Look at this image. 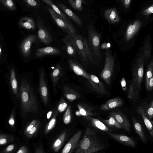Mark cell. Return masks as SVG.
Listing matches in <instances>:
<instances>
[{
  "label": "cell",
  "instance_id": "cell-1",
  "mask_svg": "<svg viewBox=\"0 0 153 153\" xmlns=\"http://www.w3.org/2000/svg\"><path fill=\"white\" fill-rule=\"evenodd\" d=\"M105 147L94 131L88 127L74 153H96Z\"/></svg>",
  "mask_w": 153,
  "mask_h": 153
},
{
  "label": "cell",
  "instance_id": "cell-2",
  "mask_svg": "<svg viewBox=\"0 0 153 153\" xmlns=\"http://www.w3.org/2000/svg\"><path fill=\"white\" fill-rule=\"evenodd\" d=\"M67 35L74 41L76 47L77 56L82 62L85 64L94 63V61L87 39L77 33Z\"/></svg>",
  "mask_w": 153,
  "mask_h": 153
},
{
  "label": "cell",
  "instance_id": "cell-3",
  "mask_svg": "<svg viewBox=\"0 0 153 153\" xmlns=\"http://www.w3.org/2000/svg\"><path fill=\"white\" fill-rule=\"evenodd\" d=\"M88 42L92 57L97 62L102 60L100 48V36L93 26L90 24L88 26Z\"/></svg>",
  "mask_w": 153,
  "mask_h": 153
},
{
  "label": "cell",
  "instance_id": "cell-4",
  "mask_svg": "<svg viewBox=\"0 0 153 153\" xmlns=\"http://www.w3.org/2000/svg\"><path fill=\"white\" fill-rule=\"evenodd\" d=\"M145 58L142 51L139 57L134 63L132 71V81L138 91L141 89V85L143 79Z\"/></svg>",
  "mask_w": 153,
  "mask_h": 153
},
{
  "label": "cell",
  "instance_id": "cell-5",
  "mask_svg": "<svg viewBox=\"0 0 153 153\" xmlns=\"http://www.w3.org/2000/svg\"><path fill=\"white\" fill-rule=\"evenodd\" d=\"M114 66V59L110 50L105 51V59L104 68L100 74L101 78L109 85Z\"/></svg>",
  "mask_w": 153,
  "mask_h": 153
},
{
  "label": "cell",
  "instance_id": "cell-6",
  "mask_svg": "<svg viewBox=\"0 0 153 153\" xmlns=\"http://www.w3.org/2000/svg\"><path fill=\"white\" fill-rule=\"evenodd\" d=\"M36 20L38 29V38L40 41L44 44H50L52 42L53 38L49 29L45 25L40 16L37 17Z\"/></svg>",
  "mask_w": 153,
  "mask_h": 153
},
{
  "label": "cell",
  "instance_id": "cell-7",
  "mask_svg": "<svg viewBox=\"0 0 153 153\" xmlns=\"http://www.w3.org/2000/svg\"><path fill=\"white\" fill-rule=\"evenodd\" d=\"M28 86L25 80H22L20 88V98L22 114L27 112L30 108Z\"/></svg>",
  "mask_w": 153,
  "mask_h": 153
},
{
  "label": "cell",
  "instance_id": "cell-8",
  "mask_svg": "<svg viewBox=\"0 0 153 153\" xmlns=\"http://www.w3.org/2000/svg\"><path fill=\"white\" fill-rule=\"evenodd\" d=\"M50 16L57 25L63 31L69 34L76 33V29H74L70 26L63 19L60 17L51 8H48Z\"/></svg>",
  "mask_w": 153,
  "mask_h": 153
},
{
  "label": "cell",
  "instance_id": "cell-9",
  "mask_svg": "<svg viewBox=\"0 0 153 153\" xmlns=\"http://www.w3.org/2000/svg\"><path fill=\"white\" fill-rule=\"evenodd\" d=\"M82 133V131L79 130L74 134L65 145L60 153H74L78 147Z\"/></svg>",
  "mask_w": 153,
  "mask_h": 153
},
{
  "label": "cell",
  "instance_id": "cell-10",
  "mask_svg": "<svg viewBox=\"0 0 153 153\" xmlns=\"http://www.w3.org/2000/svg\"><path fill=\"white\" fill-rule=\"evenodd\" d=\"M70 134L69 131L65 130L57 134L53 140L50 145L51 151L54 153L58 152Z\"/></svg>",
  "mask_w": 153,
  "mask_h": 153
},
{
  "label": "cell",
  "instance_id": "cell-11",
  "mask_svg": "<svg viewBox=\"0 0 153 153\" xmlns=\"http://www.w3.org/2000/svg\"><path fill=\"white\" fill-rule=\"evenodd\" d=\"M38 39L36 35H31L23 40L21 45L20 48L24 56L27 58L29 57L31 53L32 45Z\"/></svg>",
  "mask_w": 153,
  "mask_h": 153
},
{
  "label": "cell",
  "instance_id": "cell-12",
  "mask_svg": "<svg viewBox=\"0 0 153 153\" xmlns=\"http://www.w3.org/2000/svg\"><path fill=\"white\" fill-rule=\"evenodd\" d=\"M110 116L113 117L121 126V128L128 132L130 129V125L126 117L120 111H112L110 112Z\"/></svg>",
  "mask_w": 153,
  "mask_h": 153
},
{
  "label": "cell",
  "instance_id": "cell-13",
  "mask_svg": "<svg viewBox=\"0 0 153 153\" xmlns=\"http://www.w3.org/2000/svg\"><path fill=\"white\" fill-rule=\"evenodd\" d=\"M38 125L35 120H34L25 128L23 134L25 138L28 140L37 136L39 133Z\"/></svg>",
  "mask_w": 153,
  "mask_h": 153
},
{
  "label": "cell",
  "instance_id": "cell-14",
  "mask_svg": "<svg viewBox=\"0 0 153 153\" xmlns=\"http://www.w3.org/2000/svg\"><path fill=\"white\" fill-rule=\"evenodd\" d=\"M142 25V22L137 20L130 24L127 28L125 33V39L128 41L131 40L137 33Z\"/></svg>",
  "mask_w": 153,
  "mask_h": 153
},
{
  "label": "cell",
  "instance_id": "cell-15",
  "mask_svg": "<svg viewBox=\"0 0 153 153\" xmlns=\"http://www.w3.org/2000/svg\"><path fill=\"white\" fill-rule=\"evenodd\" d=\"M90 80L91 85L94 90L100 94H107V91L103 83L95 75H91Z\"/></svg>",
  "mask_w": 153,
  "mask_h": 153
},
{
  "label": "cell",
  "instance_id": "cell-16",
  "mask_svg": "<svg viewBox=\"0 0 153 153\" xmlns=\"http://www.w3.org/2000/svg\"><path fill=\"white\" fill-rule=\"evenodd\" d=\"M61 50L56 48L48 46L38 48L36 51L35 56L37 57L51 55H57L60 54Z\"/></svg>",
  "mask_w": 153,
  "mask_h": 153
},
{
  "label": "cell",
  "instance_id": "cell-17",
  "mask_svg": "<svg viewBox=\"0 0 153 153\" xmlns=\"http://www.w3.org/2000/svg\"><path fill=\"white\" fill-rule=\"evenodd\" d=\"M57 5L68 17L74 22L78 25L81 26L83 25L82 22L81 18L76 14L74 13L65 4L57 2Z\"/></svg>",
  "mask_w": 153,
  "mask_h": 153
},
{
  "label": "cell",
  "instance_id": "cell-18",
  "mask_svg": "<svg viewBox=\"0 0 153 153\" xmlns=\"http://www.w3.org/2000/svg\"><path fill=\"white\" fill-rule=\"evenodd\" d=\"M62 40L65 45L68 54L71 57H76L77 56L76 47L74 40L67 35Z\"/></svg>",
  "mask_w": 153,
  "mask_h": 153
},
{
  "label": "cell",
  "instance_id": "cell-19",
  "mask_svg": "<svg viewBox=\"0 0 153 153\" xmlns=\"http://www.w3.org/2000/svg\"><path fill=\"white\" fill-rule=\"evenodd\" d=\"M107 133L111 137L120 142L128 146L134 147L136 146L134 141L131 137L121 134H115L110 132Z\"/></svg>",
  "mask_w": 153,
  "mask_h": 153
},
{
  "label": "cell",
  "instance_id": "cell-20",
  "mask_svg": "<svg viewBox=\"0 0 153 153\" xmlns=\"http://www.w3.org/2000/svg\"><path fill=\"white\" fill-rule=\"evenodd\" d=\"M123 101L120 98L117 97L110 99L102 104L100 109L107 111L121 106L123 105Z\"/></svg>",
  "mask_w": 153,
  "mask_h": 153
},
{
  "label": "cell",
  "instance_id": "cell-21",
  "mask_svg": "<svg viewBox=\"0 0 153 153\" xmlns=\"http://www.w3.org/2000/svg\"><path fill=\"white\" fill-rule=\"evenodd\" d=\"M104 15L107 21L111 24H115L120 21L118 12L115 8L106 9L104 11Z\"/></svg>",
  "mask_w": 153,
  "mask_h": 153
},
{
  "label": "cell",
  "instance_id": "cell-22",
  "mask_svg": "<svg viewBox=\"0 0 153 153\" xmlns=\"http://www.w3.org/2000/svg\"><path fill=\"white\" fill-rule=\"evenodd\" d=\"M42 1L49 5L60 17L63 19L70 26L75 29L70 20L68 19L66 15L59 10L58 7L54 2L50 0H42Z\"/></svg>",
  "mask_w": 153,
  "mask_h": 153
},
{
  "label": "cell",
  "instance_id": "cell-23",
  "mask_svg": "<svg viewBox=\"0 0 153 153\" xmlns=\"http://www.w3.org/2000/svg\"><path fill=\"white\" fill-rule=\"evenodd\" d=\"M20 25L24 28L30 30H34L36 28V24L33 19L28 17H25L20 20Z\"/></svg>",
  "mask_w": 153,
  "mask_h": 153
},
{
  "label": "cell",
  "instance_id": "cell-24",
  "mask_svg": "<svg viewBox=\"0 0 153 153\" xmlns=\"http://www.w3.org/2000/svg\"><path fill=\"white\" fill-rule=\"evenodd\" d=\"M136 110L138 114L143 118L146 127L149 130L150 135L152 137L153 136V127L152 124L150 120L145 114L141 106H139Z\"/></svg>",
  "mask_w": 153,
  "mask_h": 153
},
{
  "label": "cell",
  "instance_id": "cell-25",
  "mask_svg": "<svg viewBox=\"0 0 153 153\" xmlns=\"http://www.w3.org/2000/svg\"><path fill=\"white\" fill-rule=\"evenodd\" d=\"M128 97L132 100H137L139 98V91L132 81L128 89Z\"/></svg>",
  "mask_w": 153,
  "mask_h": 153
},
{
  "label": "cell",
  "instance_id": "cell-26",
  "mask_svg": "<svg viewBox=\"0 0 153 153\" xmlns=\"http://www.w3.org/2000/svg\"><path fill=\"white\" fill-rule=\"evenodd\" d=\"M143 53L145 58V63H147L151 56L152 47L149 39H146L143 44Z\"/></svg>",
  "mask_w": 153,
  "mask_h": 153
},
{
  "label": "cell",
  "instance_id": "cell-27",
  "mask_svg": "<svg viewBox=\"0 0 153 153\" xmlns=\"http://www.w3.org/2000/svg\"><path fill=\"white\" fill-rule=\"evenodd\" d=\"M90 120L92 125L96 128L103 131H110L109 129L99 120L94 118H91Z\"/></svg>",
  "mask_w": 153,
  "mask_h": 153
},
{
  "label": "cell",
  "instance_id": "cell-28",
  "mask_svg": "<svg viewBox=\"0 0 153 153\" xmlns=\"http://www.w3.org/2000/svg\"><path fill=\"white\" fill-rule=\"evenodd\" d=\"M144 112L148 118L152 119L153 117V100H152L149 104L141 106Z\"/></svg>",
  "mask_w": 153,
  "mask_h": 153
},
{
  "label": "cell",
  "instance_id": "cell-29",
  "mask_svg": "<svg viewBox=\"0 0 153 153\" xmlns=\"http://www.w3.org/2000/svg\"><path fill=\"white\" fill-rule=\"evenodd\" d=\"M10 82L12 90L14 94L16 95L18 94V84L15 71L12 68L11 71Z\"/></svg>",
  "mask_w": 153,
  "mask_h": 153
},
{
  "label": "cell",
  "instance_id": "cell-30",
  "mask_svg": "<svg viewBox=\"0 0 153 153\" xmlns=\"http://www.w3.org/2000/svg\"><path fill=\"white\" fill-rule=\"evenodd\" d=\"M134 126L136 132L139 135L141 140L144 142L146 141V138L140 124L134 119H133Z\"/></svg>",
  "mask_w": 153,
  "mask_h": 153
},
{
  "label": "cell",
  "instance_id": "cell-31",
  "mask_svg": "<svg viewBox=\"0 0 153 153\" xmlns=\"http://www.w3.org/2000/svg\"><path fill=\"white\" fill-rule=\"evenodd\" d=\"M69 5L75 10L81 11L83 10L82 4H86V2L83 0H68Z\"/></svg>",
  "mask_w": 153,
  "mask_h": 153
},
{
  "label": "cell",
  "instance_id": "cell-32",
  "mask_svg": "<svg viewBox=\"0 0 153 153\" xmlns=\"http://www.w3.org/2000/svg\"><path fill=\"white\" fill-rule=\"evenodd\" d=\"M14 137L8 134L0 133V146L3 145L13 142Z\"/></svg>",
  "mask_w": 153,
  "mask_h": 153
},
{
  "label": "cell",
  "instance_id": "cell-33",
  "mask_svg": "<svg viewBox=\"0 0 153 153\" xmlns=\"http://www.w3.org/2000/svg\"><path fill=\"white\" fill-rule=\"evenodd\" d=\"M153 71V61L152 60L148 65L145 76V84L146 87L147 86L149 80L152 76Z\"/></svg>",
  "mask_w": 153,
  "mask_h": 153
},
{
  "label": "cell",
  "instance_id": "cell-34",
  "mask_svg": "<svg viewBox=\"0 0 153 153\" xmlns=\"http://www.w3.org/2000/svg\"><path fill=\"white\" fill-rule=\"evenodd\" d=\"M108 117V119L102 121L103 123L111 127L117 128H122L121 126L113 117L110 115Z\"/></svg>",
  "mask_w": 153,
  "mask_h": 153
},
{
  "label": "cell",
  "instance_id": "cell-35",
  "mask_svg": "<svg viewBox=\"0 0 153 153\" xmlns=\"http://www.w3.org/2000/svg\"><path fill=\"white\" fill-rule=\"evenodd\" d=\"M56 122V119L54 118H53L51 120L45 128L44 133H42L44 137L47 136L51 133L50 132L54 127Z\"/></svg>",
  "mask_w": 153,
  "mask_h": 153
},
{
  "label": "cell",
  "instance_id": "cell-36",
  "mask_svg": "<svg viewBox=\"0 0 153 153\" xmlns=\"http://www.w3.org/2000/svg\"><path fill=\"white\" fill-rule=\"evenodd\" d=\"M0 3L11 10L16 9V6L14 2L12 0H0Z\"/></svg>",
  "mask_w": 153,
  "mask_h": 153
},
{
  "label": "cell",
  "instance_id": "cell-37",
  "mask_svg": "<svg viewBox=\"0 0 153 153\" xmlns=\"http://www.w3.org/2000/svg\"><path fill=\"white\" fill-rule=\"evenodd\" d=\"M34 153H46L41 142H39L34 146Z\"/></svg>",
  "mask_w": 153,
  "mask_h": 153
},
{
  "label": "cell",
  "instance_id": "cell-38",
  "mask_svg": "<svg viewBox=\"0 0 153 153\" xmlns=\"http://www.w3.org/2000/svg\"><path fill=\"white\" fill-rule=\"evenodd\" d=\"M24 2L29 6L34 8H39L40 4L39 2L34 0H25Z\"/></svg>",
  "mask_w": 153,
  "mask_h": 153
},
{
  "label": "cell",
  "instance_id": "cell-39",
  "mask_svg": "<svg viewBox=\"0 0 153 153\" xmlns=\"http://www.w3.org/2000/svg\"><path fill=\"white\" fill-rule=\"evenodd\" d=\"M153 13V5L151 4L146 8L143 10L142 13L143 15L148 16Z\"/></svg>",
  "mask_w": 153,
  "mask_h": 153
},
{
  "label": "cell",
  "instance_id": "cell-40",
  "mask_svg": "<svg viewBox=\"0 0 153 153\" xmlns=\"http://www.w3.org/2000/svg\"><path fill=\"white\" fill-rule=\"evenodd\" d=\"M15 145L14 144H10L6 147L1 152V153H10L15 149Z\"/></svg>",
  "mask_w": 153,
  "mask_h": 153
},
{
  "label": "cell",
  "instance_id": "cell-41",
  "mask_svg": "<svg viewBox=\"0 0 153 153\" xmlns=\"http://www.w3.org/2000/svg\"><path fill=\"white\" fill-rule=\"evenodd\" d=\"M16 153H29V148L26 145L21 146Z\"/></svg>",
  "mask_w": 153,
  "mask_h": 153
},
{
  "label": "cell",
  "instance_id": "cell-42",
  "mask_svg": "<svg viewBox=\"0 0 153 153\" xmlns=\"http://www.w3.org/2000/svg\"><path fill=\"white\" fill-rule=\"evenodd\" d=\"M120 1L125 8L128 9L129 7L131 1V0H121Z\"/></svg>",
  "mask_w": 153,
  "mask_h": 153
},
{
  "label": "cell",
  "instance_id": "cell-43",
  "mask_svg": "<svg viewBox=\"0 0 153 153\" xmlns=\"http://www.w3.org/2000/svg\"><path fill=\"white\" fill-rule=\"evenodd\" d=\"M153 76H152L150 79L148 85L146 88L148 90L151 91L153 89Z\"/></svg>",
  "mask_w": 153,
  "mask_h": 153
},
{
  "label": "cell",
  "instance_id": "cell-44",
  "mask_svg": "<svg viewBox=\"0 0 153 153\" xmlns=\"http://www.w3.org/2000/svg\"><path fill=\"white\" fill-rule=\"evenodd\" d=\"M67 105L66 103H62L60 104L58 106V109L59 112L64 111L66 108Z\"/></svg>",
  "mask_w": 153,
  "mask_h": 153
},
{
  "label": "cell",
  "instance_id": "cell-45",
  "mask_svg": "<svg viewBox=\"0 0 153 153\" xmlns=\"http://www.w3.org/2000/svg\"><path fill=\"white\" fill-rule=\"evenodd\" d=\"M71 120V117L69 113L68 114H66L64 119V123L66 124H68L70 122Z\"/></svg>",
  "mask_w": 153,
  "mask_h": 153
},
{
  "label": "cell",
  "instance_id": "cell-46",
  "mask_svg": "<svg viewBox=\"0 0 153 153\" xmlns=\"http://www.w3.org/2000/svg\"><path fill=\"white\" fill-rule=\"evenodd\" d=\"M41 92L42 95L44 96H47V89L45 87H43L41 89Z\"/></svg>",
  "mask_w": 153,
  "mask_h": 153
},
{
  "label": "cell",
  "instance_id": "cell-47",
  "mask_svg": "<svg viewBox=\"0 0 153 153\" xmlns=\"http://www.w3.org/2000/svg\"><path fill=\"white\" fill-rule=\"evenodd\" d=\"M110 44L109 43H104L101 45V47L103 49H107L110 48Z\"/></svg>",
  "mask_w": 153,
  "mask_h": 153
},
{
  "label": "cell",
  "instance_id": "cell-48",
  "mask_svg": "<svg viewBox=\"0 0 153 153\" xmlns=\"http://www.w3.org/2000/svg\"><path fill=\"white\" fill-rule=\"evenodd\" d=\"M121 86L123 90H125L126 89V82L124 78H123L121 81Z\"/></svg>",
  "mask_w": 153,
  "mask_h": 153
},
{
  "label": "cell",
  "instance_id": "cell-49",
  "mask_svg": "<svg viewBox=\"0 0 153 153\" xmlns=\"http://www.w3.org/2000/svg\"><path fill=\"white\" fill-rule=\"evenodd\" d=\"M66 97L67 98L70 100H73L76 98V96L72 94H68L67 95Z\"/></svg>",
  "mask_w": 153,
  "mask_h": 153
},
{
  "label": "cell",
  "instance_id": "cell-50",
  "mask_svg": "<svg viewBox=\"0 0 153 153\" xmlns=\"http://www.w3.org/2000/svg\"><path fill=\"white\" fill-rule=\"evenodd\" d=\"M9 124L12 126H13L15 123V121L14 117L13 116H11L9 120Z\"/></svg>",
  "mask_w": 153,
  "mask_h": 153
},
{
  "label": "cell",
  "instance_id": "cell-51",
  "mask_svg": "<svg viewBox=\"0 0 153 153\" xmlns=\"http://www.w3.org/2000/svg\"><path fill=\"white\" fill-rule=\"evenodd\" d=\"M59 70L58 69H55L53 72V75L54 76H56L59 74Z\"/></svg>",
  "mask_w": 153,
  "mask_h": 153
},
{
  "label": "cell",
  "instance_id": "cell-52",
  "mask_svg": "<svg viewBox=\"0 0 153 153\" xmlns=\"http://www.w3.org/2000/svg\"><path fill=\"white\" fill-rule=\"evenodd\" d=\"M80 114L84 116H86L87 114V113L86 111L83 108H81L80 110Z\"/></svg>",
  "mask_w": 153,
  "mask_h": 153
},
{
  "label": "cell",
  "instance_id": "cell-53",
  "mask_svg": "<svg viewBox=\"0 0 153 153\" xmlns=\"http://www.w3.org/2000/svg\"><path fill=\"white\" fill-rule=\"evenodd\" d=\"M52 113L51 111H50L47 114V117L48 119H49L50 117L52 114Z\"/></svg>",
  "mask_w": 153,
  "mask_h": 153
},
{
  "label": "cell",
  "instance_id": "cell-54",
  "mask_svg": "<svg viewBox=\"0 0 153 153\" xmlns=\"http://www.w3.org/2000/svg\"><path fill=\"white\" fill-rule=\"evenodd\" d=\"M1 46L0 45V57L1 56Z\"/></svg>",
  "mask_w": 153,
  "mask_h": 153
}]
</instances>
